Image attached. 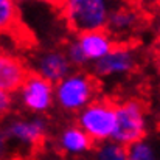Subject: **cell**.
Masks as SVG:
<instances>
[{"instance_id":"obj_16","label":"cell","mask_w":160,"mask_h":160,"mask_svg":"<svg viewBox=\"0 0 160 160\" xmlns=\"http://www.w3.org/2000/svg\"><path fill=\"white\" fill-rule=\"evenodd\" d=\"M16 17V3L14 0H0V27L9 28Z\"/></svg>"},{"instance_id":"obj_9","label":"cell","mask_w":160,"mask_h":160,"mask_svg":"<svg viewBox=\"0 0 160 160\" xmlns=\"http://www.w3.org/2000/svg\"><path fill=\"white\" fill-rule=\"evenodd\" d=\"M78 42L89 59V62H97L103 59L104 56L113 50V38L106 30H97V31H87L82 34H78Z\"/></svg>"},{"instance_id":"obj_11","label":"cell","mask_w":160,"mask_h":160,"mask_svg":"<svg viewBox=\"0 0 160 160\" xmlns=\"http://www.w3.org/2000/svg\"><path fill=\"white\" fill-rule=\"evenodd\" d=\"M92 143L93 140L78 124L64 128L58 138L61 151L65 152L67 156H82L92 149Z\"/></svg>"},{"instance_id":"obj_10","label":"cell","mask_w":160,"mask_h":160,"mask_svg":"<svg viewBox=\"0 0 160 160\" xmlns=\"http://www.w3.org/2000/svg\"><path fill=\"white\" fill-rule=\"evenodd\" d=\"M27 70L23 64L9 54H3L0 59V89L2 92L11 93L20 90L27 79Z\"/></svg>"},{"instance_id":"obj_17","label":"cell","mask_w":160,"mask_h":160,"mask_svg":"<svg viewBox=\"0 0 160 160\" xmlns=\"http://www.w3.org/2000/svg\"><path fill=\"white\" fill-rule=\"evenodd\" d=\"M9 106H11V95L6 93V92H2L0 93V109H2V112L9 109Z\"/></svg>"},{"instance_id":"obj_2","label":"cell","mask_w":160,"mask_h":160,"mask_svg":"<svg viewBox=\"0 0 160 160\" xmlns=\"http://www.w3.org/2000/svg\"><path fill=\"white\" fill-rule=\"evenodd\" d=\"M97 97V84L87 73L73 72L54 86V101L65 112H81Z\"/></svg>"},{"instance_id":"obj_6","label":"cell","mask_w":160,"mask_h":160,"mask_svg":"<svg viewBox=\"0 0 160 160\" xmlns=\"http://www.w3.org/2000/svg\"><path fill=\"white\" fill-rule=\"evenodd\" d=\"M20 103L34 115L47 112L54 101V84L44 79L38 73H30L19 90Z\"/></svg>"},{"instance_id":"obj_14","label":"cell","mask_w":160,"mask_h":160,"mask_svg":"<svg viewBox=\"0 0 160 160\" xmlns=\"http://www.w3.org/2000/svg\"><path fill=\"white\" fill-rule=\"evenodd\" d=\"M93 160H128V146L115 140H107L95 148Z\"/></svg>"},{"instance_id":"obj_5","label":"cell","mask_w":160,"mask_h":160,"mask_svg":"<svg viewBox=\"0 0 160 160\" xmlns=\"http://www.w3.org/2000/svg\"><path fill=\"white\" fill-rule=\"evenodd\" d=\"M47 120L41 115L31 118H12L2 131L3 145H12L17 148H33L47 134Z\"/></svg>"},{"instance_id":"obj_18","label":"cell","mask_w":160,"mask_h":160,"mask_svg":"<svg viewBox=\"0 0 160 160\" xmlns=\"http://www.w3.org/2000/svg\"><path fill=\"white\" fill-rule=\"evenodd\" d=\"M30 2H44V0H30Z\"/></svg>"},{"instance_id":"obj_7","label":"cell","mask_w":160,"mask_h":160,"mask_svg":"<svg viewBox=\"0 0 160 160\" xmlns=\"http://www.w3.org/2000/svg\"><path fill=\"white\" fill-rule=\"evenodd\" d=\"M137 65V53L131 47L115 45L110 53L92 64V72L100 78H117L131 73Z\"/></svg>"},{"instance_id":"obj_12","label":"cell","mask_w":160,"mask_h":160,"mask_svg":"<svg viewBox=\"0 0 160 160\" xmlns=\"http://www.w3.org/2000/svg\"><path fill=\"white\" fill-rule=\"evenodd\" d=\"M138 22H140L138 14L132 8L124 6L121 3L112 11L106 31L112 38H126L135 31V28L138 27Z\"/></svg>"},{"instance_id":"obj_13","label":"cell","mask_w":160,"mask_h":160,"mask_svg":"<svg viewBox=\"0 0 160 160\" xmlns=\"http://www.w3.org/2000/svg\"><path fill=\"white\" fill-rule=\"evenodd\" d=\"M128 160H160V148L156 142L143 138L128 146Z\"/></svg>"},{"instance_id":"obj_4","label":"cell","mask_w":160,"mask_h":160,"mask_svg":"<svg viewBox=\"0 0 160 160\" xmlns=\"http://www.w3.org/2000/svg\"><path fill=\"white\" fill-rule=\"evenodd\" d=\"M76 124L97 143L113 138L117 128V109L109 101H93L78 112Z\"/></svg>"},{"instance_id":"obj_1","label":"cell","mask_w":160,"mask_h":160,"mask_svg":"<svg viewBox=\"0 0 160 160\" xmlns=\"http://www.w3.org/2000/svg\"><path fill=\"white\" fill-rule=\"evenodd\" d=\"M121 0H64L62 12L67 23L78 34L106 30L112 11Z\"/></svg>"},{"instance_id":"obj_8","label":"cell","mask_w":160,"mask_h":160,"mask_svg":"<svg viewBox=\"0 0 160 160\" xmlns=\"http://www.w3.org/2000/svg\"><path fill=\"white\" fill-rule=\"evenodd\" d=\"M73 65L62 50H42L33 59V70L52 84L61 82L72 72Z\"/></svg>"},{"instance_id":"obj_15","label":"cell","mask_w":160,"mask_h":160,"mask_svg":"<svg viewBox=\"0 0 160 160\" xmlns=\"http://www.w3.org/2000/svg\"><path fill=\"white\" fill-rule=\"evenodd\" d=\"M65 54H67V58H68V61L72 62L73 67H86L89 64V59L86 58V54L82 52L78 39H73V41H70L67 44Z\"/></svg>"},{"instance_id":"obj_3","label":"cell","mask_w":160,"mask_h":160,"mask_svg":"<svg viewBox=\"0 0 160 160\" xmlns=\"http://www.w3.org/2000/svg\"><path fill=\"white\" fill-rule=\"evenodd\" d=\"M117 109V128L113 132L115 142L129 146L146 138L148 134V117L142 101L132 98L115 104Z\"/></svg>"}]
</instances>
